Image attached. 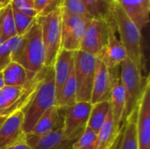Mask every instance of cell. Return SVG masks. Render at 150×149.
<instances>
[{"label": "cell", "mask_w": 150, "mask_h": 149, "mask_svg": "<svg viewBox=\"0 0 150 149\" xmlns=\"http://www.w3.org/2000/svg\"><path fill=\"white\" fill-rule=\"evenodd\" d=\"M123 127L118 149H139L136 137V112L126 119Z\"/></svg>", "instance_id": "23"}, {"label": "cell", "mask_w": 150, "mask_h": 149, "mask_svg": "<svg viewBox=\"0 0 150 149\" xmlns=\"http://www.w3.org/2000/svg\"><path fill=\"white\" fill-rule=\"evenodd\" d=\"M142 31L149 23L150 0H114Z\"/></svg>", "instance_id": "19"}, {"label": "cell", "mask_w": 150, "mask_h": 149, "mask_svg": "<svg viewBox=\"0 0 150 149\" xmlns=\"http://www.w3.org/2000/svg\"><path fill=\"white\" fill-rule=\"evenodd\" d=\"M11 61L34 75L45 67V48L38 20L24 35L19 36L11 54Z\"/></svg>", "instance_id": "1"}, {"label": "cell", "mask_w": 150, "mask_h": 149, "mask_svg": "<svg viewBox=\"0 0 150 149\" xmlns=\"http://www.w3.org/2000/svg\"><path fill=\"white\" fill-rule=\"evenodd\" d=\"M2 75L4 86L19 87L26 84L36 74H31L20 64L11 61L2 70Z\"/></svg>", "instance_id": "20"}, {"label": "cell", "mask_w": 150, "mask_h": 149, "mask_svg": "<svg viewBox=\"0 0 150 149\" xmlns=\"http://www.w3.org/2000/svg\"><path fill=\"white\" fill-rule=\"evenodd\" d=\"M97 145V133L86 127L83 133L73 144V149H95Z\"/></svg>", "instance_id": "28"}, {"label": "cell", "mask_w": 150, "mask_h": 149, "mask_svg": "<svg viewBox=\"0 0 150 149\" xmlns=\"http://www.w3.org/2000/svg\"><path fill=\"white\" fill-rule=\"evenodd\" d=\"M38 17L46 16L54 10L61 8L62 0H33Z\"/></svg>", "instance_id": "31"}, {"label": "cell", "mask_w": 150, "mask_h": 149, "mask_svg": "<svg viewBox=\"0 0 150 149\" xmlns=\"http://www.w3.org/2000/svg\"><path fill=\"white\" fill-rule=\"evenodd\" d=\"M76 102V83L73 69L56 98L54 105L62 108H67L75 105Z\"/></svg>", "instance_id": "24"}, {"label": "cell", "mask_w": 150, "mask_h": 149, "mask_svg": "<svg viewBox=\"0 0 150 149\" xmlns=\"http://www.w3.org/2000/svg\"><path fill=\"white\" fill-rule=\"evenodd\" d=\"M120 75L126 95L124 124L126 119L136 112L146 86L147 78L143 79L142 71L127 57L120 65Z\"/></svg>", "instance_id": "5"}, {"label": "cell", "mask_w": 150, "mask_h": 149, "mask_svg": "<svg viewBox=\"0 0 150 149\" xmlns=\"http://www.w3.org/2000/svg\"><path fill=\"white\" fill-rule=\"evenodd\" d=\"M64 114L65 108L56 105L52 106L42 114L31 132L28 133L34 136H41L57 129L63 128Z\"/></svg>", "instance_id": "16"}, {"label": "cell", "mask_w": 150, "mask_h": 149, "mask_svg": "<svg viewBox=\"0 0 150 149\" xmlns=\"http://www.w3.org/2000/svg\"><path fill=\"white\" fill-rule=\"evenodd\" d=\"M111 111L110 101H102L91 105L87 127L98 133L103 126Z\"/></svg>", "instance_id": "22"}, {"label": "cell", "mask_w": 150, "mask_h": 149, "mask_svg": "<svg viewBox=\"0 0 150 149\" xmlns=\"http://www.w3.org/2000/svg\"><path fill=\"white\" fill-rule=\"evenodd\" d=\"M25 141L32 149H73L75 142L65 136L62 128L41 136L27 133Z\"/></svg>", "instance_id": "14"}, {"label": "cell", "mask_w": 150, "mask_h": 149, "mask_svg": "<svg viewBox=\"0 0 150 149\" xmlns=\"http://www.w3.org/2000/svg\"><path fill=\"white\" fill-rule=\"evenodd\" d=\"M109 4H112L113 3H114V0H106Z\"/></svg>", "instance_id": "36"}, {"label": "cell", "mask_w": 150, "mask_h": 149, "mask_svg": "<svg viewBox=\"0 0 150 149\" xmlns=\"http://www.w3.org/2000/svg\"><path fill=\"white\" fill-rule=\"evenodd\" d=\"M136 137L139 149H150V79L136 110Z\"/></svg>", "instance_id": "11"}, {"label": "cell", "mask_w": 150, "mask_h": 149, "mask_svg": "<svg viewBox=\"0 0 150 149\" xmlns=\"http://www.w3.org/2000/svg\"><path fill=\"white\" fill-rule=\"evenodd\" d=\"M45 67L24 86H4L0 90V118L23 111L34 96L43 78Z\"/></svg>", "instance_id": "4"}, {"label": "cell", "mask_w": 150, "mask_h": 149, "mask_svg": "<svg viewBox=\"0 0 150 149\" xmlns=\"http://www.w3.org/2000/svg\"><path fill=\"white\" fill-rule=\"evenodd\" d=\"M4 119H5V118H0V125L3 123V121L4 120Z\"/></svg>", "instance_id": "37"}, {"label": "cell", "mask_w": 150, "mask_h": 149, "mask_svg": "<svg viewBox=\"0 0 150 149\" xmlns=\"http://www.w3.org/2000/svg\"><path fill=\"white\" fill-rule=\"evenodd\" d=\"M3 42H4V41H3V40H2V39L0 38V47H1V45L3 44Z\"/></svg>", "instance_id": "38"}, {"label": "cell", "mask_w": 150, "mask_h": 149, "mask_svg": "<svg viewBox=\"0 0 150 149\" xmlns=\"http://www.w3.org/2000/svg\"><path fill=\"white\" fill-rule=\"evenodd\" d=\"M41 27V37L45 48V67L53 66L62 49V12L58 8L51 13L37 17Z\"/></svg>", "instance_id": "6"}, {"label": "cell", "mask_w": 150, "mask_h": 149, "mask_svg": "<svg viewBox=\"0 0 150 149\" xmlns=\"http://www.w3.org/2000/svg\"><path fill=\"white\" fill-rule=\"evenodd\" d=\"M4 86V80H3V75H2V71H0V90Z\"/></svg>", "instance_id": "35"}, {"label": "cell", "mask_w": 150, "mask_h": 149, "mask_svg": "<svg viewBox=\"0 0 150 149\" xmlns=\"http://www.w3.org/2000/svg\"><path fill=\"white\" fill-rule=\"evenodd\" d=\"M11 2V0H0V10H2L8 4H10Z\"/></svg>", "instance_id": "34"}, {"label": "cell", "mask_w": 150, "mask_h": 149, "mask_svg": "<svg viewBox=\"0 0 150 149\" xmlns=\"http://www.w3.org/2000/svg\"><path fill=\"white\" fill-rule=\"evenodd\" d=\"M6 149H32L30 148V146L26 143V141H25V139L24 140H22V141H18V142H17L16 144H14V145H12V146H11V147H9L8 148Z\"/></svg>", "instance_id": "33"}, {"label": "cell", "mask_w": 150, "mask_h": 149, "mask_svg": "<svg viewBox=\"0 0 150 149\" xmlns=\"http://www.w3.org/2000/svg\"><path fill=\"white\" fill-rule=\"evenodd\" d=\"M18 36L13 18L12 7L10 4L0 10V38L3 41Z\"/></svg>", "instance_id": "25"}, {"label": "cell", "mask_w": 150, "mask_h": 149, "mask_svg": "<svg viewBox=\"0 0 150 149\" xmlns=\"http://www.w3.org/2000/svg\"><path fill=\"white\" fill-rule=\"evenodd\" d=\"M116 29L112 24L109 30L108 41L102 53L97 57L100 59L109 69H113L119 67L127 57L126 50L116 36Z\"/></svg>", "instance_id": "15"}, {"label": "cell", "mask_w": 150, "mask_h": 149, "mask_svg": "<svg viewBox=\"0 0 150 149\" xmlns=\"http://www.w3.org/2000/svg\"><path fill=\"white\" fill-rule=\"evenodd\" d=\"M11 5L17 11L33 18L38 17L33 0H11Z\"/></svg>", "instance_id": "32"}, {"label": "cell", "mask_w": 150, "mask_h": 149, "mask_svg": "<svg viewBox=\"0 0 150 149\" xmlns=\"http://www.w3.org/2000/svg\"><path fill=\"white\" fill-rule=\"evenodd\" d=\"M19 36H16L3 42L0 47V71H2L11 61L12 51L18 41Z\"/></svg>", "instance_id": "29"}, {"label": "cell", "mask_w": 150, "mask_h": 149, "mask_svg": "<svg viewBox=\"0 0 150 149\" xmlns=\"http://www.w3.org/2000/svg\"><path fill=\"white\" fill-rule=\"evenodd\" d=\"M89 13L93 18L112 20V4L106 0H82Z\"/></svg>", "instance_id": "26"}, {"label": "cell", "mask_w": 150, "mask_h": 149, "mask_svg": "<svg viewBox=\"0 0 150 149\" xmlns=\"http://www.w3.org/2000/svg\"><path fill=\"white\" fill-rule=\"evenodd\" d=\"M23 120V111H18L4 119L0 125V149L8 148L25 139Z\"/></svg>", "instance_id": "13"}, {"label": "cell", "mask_w": 150, "mask_h": 149, "mask_svg": "<svg viewBox=\"0 0 150 149\" xmlns=\"http://www.w3.org/2000/svg\"><path fill=\"white\" fill-rule=\"evenodd\" d=\"M97 57L77 50L74 54V75L77 102H90L95 76Z\"/></svg>", "instance_id": "7"}, {"label": "cell", "mask_w": 150, "mask_h": 149, "mask_svg": "<svg viewBox=\"0 0 150 149\" xmlns=\"http://www.w3.org/2000/svg\"><path fill=\"white\" fill-rule=\"evenodd\" d=\"M112 119V111H110L106 121L97 133V145L95 149H112L121 133Z\"/></svg>", "instance_id": "21"}, {"label": "cell", "mask_w": 150, "mask_h": 149, "mask_svg": "<svg viewBox=\"0 0 150 149\" xmlns=\"http://www.w3.org/2000/svg\"><path fill=\"white\" fill-rule=\"evenodd\" d=\"M55 105V83L54 66L45 67L43 78L30 103L23 110V130L31 132L42 114Z\"/></svg>", "instance_id": "3"}, {"label": "cell", "mask_w": 150, "mask_h": 149, "mask_svg": "<svg viewBox=\"0 0 150 149\" xmlns=\"http://www.w3.org/2000/svg\"><path fill=\"white\" fill-rule=\"evenodd\" d=\"M112 82V70L109 69L100 59L97 58L96 71L91 97V105L102 101H110Z\"/></svg>", "instance_id": "12"}, {"label": "cell", "mask_w": 150, "mask_h": 149, "mask_svg": "<svg viewBox=\"0 0 150 149\" xmlns=\"http://www.w3.org/2000/svg\"><path fill=\"white\" fill-rule=\"evenodd\" d=\"M62 12V49L76 52L80 47L92 18L70 14L61 8Z\"/></svg>", "instance_id": "8"}, {"label": "cell", "mask_w": 150, "mask_h": 149, "mask_svg": "<svg viewBox=\"0 0 150 149\" xmlns=\"http://www.w3.org/2000/svg\"><path fill=\"white\" fill-rule=\"evenodd\" d=\"M12 11H13V18H14L17 35L22 36L33 26V25L36 22L37 18L27 16L17 11L14 8H12Z\"/></svg>", "instance_id": "27"}, {"label": "cell", "mask_w": 150, "mask_h": 149, "mask_svg": "<svg viewBox=\"0 0 150 149\" xmlns=\"http://www.w3.org/2000/svg\"><path fill=\"white\" fill-rule=\"evenodd\" d=\"M112 18L127 58L142 72L144 68V54L142 49V31L139 30L134 22L115 1L112 4Z\"/></svg>", "instance_id": "2"}, {"label": "cell", "mask_w": 150, "mask_h": 149, "mask_svg": "<svg viewBox=\"0 0 150 149\" xmlns=\"http://www.w3.org/2000/svg\"><path fill=\"white\" fill-rule=\"evenodd\" d=\"M112 75H113V82H112V88L111 97H110L111 111L116 126L119 129L122 130L123 118H124L125 108H126L125 90L120 79V71L112 72Z\"/></svg>", "instance_id": "17"}, {"label": "cell", "mask_w": 150, "mask_h": 149, "mask_svg": "<svg viewBox=\"0 0 150 149\" xmlns=\"http://www.w3.org/2000/svg\"><path fill=\"white\" fill-rule=\"evenodd\" d=\"M74 54L75 52L73 51L61 49L53 65L54 70L55 100L74 69Z\"/></svg>", "instance_id": "18"}, {"label": "cell", "mask_w": 150, "mask_h": 149, "mask_svg": "<svg viewBox=\"0 0 150 149\" xmlns=\"http://www.w3.org/2000/svg\"><path fill=\"white\" fill-rule=\"evenodd\" d=\"M61 8L73 15L93 18L87 11L82 0H62Z\"/></svg>", "instance_id": "30"}, {"label": "cell", "mask_w": 150, "mask_h": 149, "mask_svg": "<svg viewBox=\"0 0 150 149\" xmlns=\"http://www.w3.org/2000/svg\"><path fill=\"white\" fill-rule=\"evenodd\" d=\"M112 24V19H91L83 36L80 50L98 57L107 44L109 30Z\"/></svg>", "instance_id": "9"}, {"label": "cell", "mask_w": 150, "mask_h": 149, "mask_svg": "<svg viewBox=\"0 0 150 149\" xmlns=\"http://www.w3.org/2000/svg\"><path fill=\"white\" fill-rule=\"evenodd\" d=\"M91 109L90 102H76L75 105L65 108L63 133L72 141H76L87 127Z\"/></svg>", "instance_id": "10"}]
</instances>
